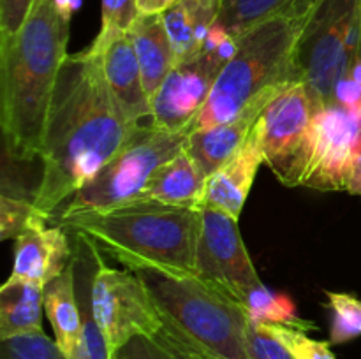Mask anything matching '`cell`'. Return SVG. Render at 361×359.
Masks as SVG:
<instances>
[{"instance_id":"1","label":"cell","mask_w":361,"mask_h":359,"mask_svg":"<svg viewBox=\"0 0 361 359\" xmlns=\"http://www.w3.org/2000/svg\"><path fill=\"white\" fill-rule=\"evenodd\" d=\"M141 127L129 122L116 102L101 53L88 46L67 56L46 120L35 206L53 218Z\"/></svg>"},{"instance_id":"2","label":"cell","mask_w":361,"mask_h":359,"mask_svg":"<svg viewBox=\"0 0 361 359\" xmlns=\"http://www.w3.org/2000/svg\"><path fill=\"white\" fill-rule=\"evenodd\" d=\"M74 9V0H35L20 32L0 44V125L4 151L14 160L41 158Z\"/></svg>"},{"instance_id":"3","label":"cell","mask_w":361,"mask_h":359,"mask_svg":"<svg viewBox=\"0 0 361 359\" xmlns=\"http://www.w3.org/2000/svg\"><path fill=\"white\" fill-rule=\"evenodd\" d=\"M67 232L90 238L126 270L154 267L196 275L201 210L136 197L104 211L56 220Z\"/></svg>"},{"instance_id":"4","label":"cell","mask_w":361,"mask_h":359,"mask_svg":"<svg viewBox=\"0 0 361 359\" xmlns=\"http://www.w3.org/2000/svg\"><path fill=\"white\" fill-rule=\"evenodd\" d=\"M312 6L314 0H293L281 13L236 39L235 55L219 74L207 104L192 123V134L229 122L261 95L303 83L296 48Z\"/></svg>"},{"instance_id":"5","label":"cell","mask_w":361,"mask_h":359,"mask_svg":"<svg viewBox=\"0 0 361 359\" xmlns=\"http://www.w3.org/2000/svg\"><path fill=\"white\" fill-rule=\"evenodd\" d=\"M157 305L180 359H250L249 317L224 292L192 273L141 267L133 271Z\"/></svg>"},{"instance_id":"6","label":"cell","mask_w":361,"mask_h":359,"mask_svg":"<svg viewBox=\"0 0 361 359\" xmlns=\"http://www.w3.org/2000/svg\"><path fill=\"white\" fill-rule=\"evenodd\" d=\"M190 134L189 129L168 130L150 123L143 125L90 183L81 187L53 215L51 220L104 211L140 197L152 175L187 148Z\"/></svg>"},{"instance_id":"7","label":"cell","mask_w":361,"mask_h":359,"mask_svg":"<svg viewBox=\"0 0 361 359\" xmlns=\"http://www.w3.org/2000/svg\"><path fill=\"white\" fill-rule=\"evenodd\" d=\"M358 58L361 0H314L296 48V65L316 111L331 104L335 83Z\"/></svg>"},{"instance_id":"8","label":"cell","mask_w":361,"mask_h":359,"mask_svg":"<svg viewBox=\"0 0 361 359\" xmlns=\"http://www.w3.org/2000/svg\"><path fill=\"white\" fill-rule=\"evenodd\" d=\"M314 113L305 83H298L274 99L254 125L263 164L284 187H303L312 155Z\"/></svg>"},{"instance_id":"9","label":"cell","mask_w":361,"mask_h":359,"mask_svg":"<svg viewBox=\"0 0 361 359\" xmlns=\"http://www.w3.org/2000/svg\"><path fill=\"white\" fill-rule=\"evenodd\" d=\"M92 305L111 355L136 334L169 351L164 319L141 278L130 270L109 267L101 260L92 289Z\"/></svg>"},{"instance_id":"10","label":"cell","mask_w":361,"mask_h":359,"mask_svg":"<svg viewBox=\"0 0 361 359\" xmlns=\"http://www.w3.org/2000/svg\"><path fill=\"white\" fill-rule=\"evenodd\" d=\"M196 275L238 305L250 289L263 284L247 252L236 218L210 208L201 210Z\"/></svg>"},{"instance_id":"11","label":"cell","mask_w":361,"mask_h":359,"mask_svg":"<svg viewBox=\"0 0 361 359\" xmlns=\"http://www.w3.org/2000/svg\"><path fill=\"white\" fill-rule=\"evenodd\" d=\"M361 155V116L337 104L314 113V144L303 187L321 192L348 189Z\"/></svg>"},{"instance_id":"12","label":"cell","mask_w":361,"mask_h":359,"mask_svg":"<svg viewBox=\"0 0 361 359\" xmlns=\"http://www.w3.org/2000/svg\"><path fill=\"white\" fill-rule=\"evenodd\" d=\"M228 60L212 49L203 51L192 60L176 63L164 83L152 97L150 125L157 129H189L207 104L219 74Z\"/></svg>"},{"instance_id":"13","label":"cell","mask_w":361,"mask_h":359,"mask_svg":"<svg viewBox=\"0 0 361 359\" xmlns=\"http://www.w3.org/2000/svg\"><path fill=\"white\" fill-rule=\"evenodd\" d=\"M73 259V246L67 229L56 224L35 225L14 239V259L11 277L48 285L67 270Z\"/></svg>"},{"instance_id":"14","label":"cell","mask_w":361,"mask_h":359,"mask_svg":"<svg viewBox=\"0 0 361 359\" xmlns=\"http://www.w3.org/2000/svg\"><path fill=\"white\" fill-rule=\"evenodd\" d=\"M90 48L101 53L106 81L129 122L147 125L143 122L148 120L150 123L152 104L145 90L143 74L129 34L116 35L104 44L92 42Z\"/></svg>"},{"instance_id":"15","label":"cell","mask_w":361,"mask_h":359,"mask_svg":"<svg viewBox=\"0 0 361 359\" xmlns=\"http://www.w3.org/2000/svg\"><path fill=\"white\" fill-rule=\"evenodd\" d=\"M281 94L284 92H271V94L261 95L229 122L221 123L210 130L190 134L187 150L203 168L207 176L217 171L233 155L242 150L243 144L249 141L250 132H252L263 109Z\"/></svg>"},{"instance_id":"16","label":"cell","mask_w":361,"mask_h":359,"mask_svg":"<svg viewBox=\"0 0 361 359\" xmlns=\"http://www.w3.org/2000/svg\"><path fill=\"white\" fill-rule=\"evenodd\" d=\"M261 165L263 155L250 132L242 150L208 176L203 208L222 211L238 220Z\"/></svg>"},{"instance_id":"17","label":"cell","mask_w":361,"mask_h":359,"mask_svg":"<svg viewBox=\"0 0 361 359\" xmlns=\"http://www.w3.org/2000/svg\"><path fill=\"white\" fill-rule=\"evenodd\" d=\"M74 234L73 243V267L74 291H76L78 306L81 313V344L76 359H111L106 338L99 327L92 305V289H94L95 273L101 264V250L85 234Z\"/></svg>"},{"instance_id":"18","label":"cell","mask_w":361,"mask_h":359,"mask_svg":"<svg viewBox=\"0 0 361 359\" xmlns=\"http://www.w3.org/2000/svg\"><path fill=\"white\" fill-rule=\"evenodd\" d=\"M207 180L208 176L203 168L190 151L183 148L152 175L141 196L169 206L201 210Z\"/></svg>"},{"instance_id":"19","label":"cell","mask_w":361,"mask_h":359,"mask_svg":"<svg viewBox=\"0 0 361 359\" xmlns=\"http://www.w3.org/2000/svg\"><path fill=\"white\" fill-rule=\"evenodd\" d=\"M222 4L224 0H178L162 14L176 63L196 58L203 51L204 41L221 16Z\"/></svg>"},{"instance_id":"20","label":"cell","mask_w":361,"mask_h":359,"mask_svg":"<svg viewBox=\"0 0 361 359\" xmlns=\"http://www.w3.org/2000/svg\"><path fill=\"white\" fill-rule=\"evenodd\" d=\"M129 37L136 49L145 90L152 102V97L176 65L175 49L162 21V14H141L129 30Z\"/></svg>"},{"instance_id":"21","label":"cell","mask_w":361,"mask_h":359,"mask_svg":"<svg viewBox=\"0 0 361 359\" xmlns=\"http://www.w3.org/2000/svg\"><path fill=\"white\" fill-rule=\"evenodd\" d=\"M44 285L7 278L0 289V340L18 334L41 333Z\"/></svg>"},{"instance_id":"22","label":"cell","mask_w":361,"mask_h":359,"mask_svg":"<svg viewBox=\"0 0 361 359\" xmlns=\"http://www.w3.org/2000/svg\"><path fill=\"white\" fill-rule=\"evenodd\" d=\"M44 312L60 351L67 359H76L81 344V313L71 264L44 287Z\"/></svg>"},{"instance_id":"23","label":"cell","mask_w":361,"mask_h":359,"mask_svg":"<svg viewBox=\"0 0 361 359\" xmlns=\"http://www.w3.org/2000/svg\"><path fill=\"white\" fill-rule=\"evenodd\" d=\"M240 306L245 310L247 317L254 324L295 327V329L305 331V333L317 329L316 324L298 315V308H296L291 296L271 291L264 284L250 289L240 299Z\"/></svg>"},{"instance_id":"24","label":"cell","mask_w":361,"mask_h":359,"mask_svg":"<svg viewBox=\"0 0 361 359\" xmlns=\"http://www.w3.org/2000/svg\"><path fill=\"white\" fill-rule=\"evenodd\" d=\"M291 2L293 0H224L217 25L238 39L257 23L281 13Z\"/></svg>"},{"instance_id":"25","label":"cell","mask_w":361,"mask_h":359,"mask_svg":"<svg viewBox=\"0 0 361 359\" xmlns=\"http://www.w3.org/2000/svg\"><path fill=\"white\" fill-rule=\"evenodd\" d=\"M331 310L330 344L341 345L361 336V299L348 292H326Z\"/></svg>"},{"instance_id":"26","label":"cell","mask_w":361,"mask_h":359,"mask_svg":"<svg viewBox=\"0 0 361 359\" xmlns=\"http://www.w3.org/2000/svg\"><path fill=\"white\" fill-rule=\"evenodd\" d=\"M51 222L32 201L0 194V239H16L27 229Z\"/></svg>"},{"instance_id":"27","label":"cell","mask_w":361,"mask_h":359,"mask_svg":"<svg viewBox=\"0 0 361 359\" xmlns=\"http://www.w3.org/2000/svg\"><path fill=\"white\" fill-rule=\"evenodd\" d=\"M0 359H67L55 340L41 333L0 340Z\"/></svg>"},{"instance_id":"28","label":"cell","mask_w":361,"mask_h":359,"mask_svg":"<svg viewBox=\"0 0 361 359\" xmlns=\"http://www.w3.org/2000/svg\"><path fill=\"white\" fill-rule=\"evenodd\" d=\"M140 16L136 0H102L101 30L94 44H104L116 35L129 34Z\"/></svg>"},{"instance_id":"29","label":"cell","mask_w":361,"mask_h":359,"mask_svg":"<svg viewBox=\"0 0 361 359\" xmlns=\"http://www.w3.org/2000/svg\"><path fill=\"white\" fill-rule=\"evenodd\" d=\"M261 326V324H259ZM296 359H335L326 341L310 338L305 331L286 326H264Z\"/></svg>"},{"instance_id":"30","label":"cell","mask_w":361,"mask_h":359,"mask_svg":"<svg viewBox=\"0 0 361 359\" xmlns=\"http://www.w3.org/2000/svg\"><path fill=\"white\" fill-rule=\"evenodd\" d=\"M247 345L250 359H296L264 326L249 320Z\"/></svg>"},{"instance_id":"31","label":"cell","mask_w":361,"mask_h":359,"mask_svg":"<svg viewBox=\"0 0 361 359\" xmlns=\"http://www.w3.org/2000/svg\"><path fill=\"white\" fill-rule=\"evenodd\" d=\"M35 0H0V44L9 42L23 27Z\"/></svg>"},{"instance_id":"32","label":"cell","mask_w":361,"mask_h":359,"mask_svg":"<svg viewBox=\"0 0 361 359\" xmlns=\"http://www.w3.org/2000/svg\"><path fill=\"white\" fill-rule=\"evenodd\" d=\"M113 355H116L118 359H180L178 355L171 354L168 348L161 347L143 334H136L130 338Z\"/></svg>"},{"instance_id":"33","label":"cell","mask_w":361,"mask_h":359,"mask_svg":"<svg viewBox=\"0 0 361 359\" xmlns=\"http://www.w3.org/2000/svg\"><path fill=\"white\" fill-rule=\"evenodd\" d=\"M137 9L145 16H152V14H164L169 7L175 6L178 0H136Z\"/></svg>"},{"instance_id":"34","label":"cell","mask_w":361,"mask_h":359,"mask_svg":"<svg viewBox=\"0 0 361 359\" xmlns=\"http://www.w3.org/2000/svg\"><path fill=\"white\" fill-rule=\"evenodd\" d=\"M345 192H349L351 196L361 197V155L358 160H356V164L353 165V171L351 175H349L348 189H345Z\"/></svg>"},{"instance_id":"35","label":"cell","mask_w":361,"mask_h":359,"mask_svg":"<svg viewBox=\"0 0 361 359\" xmlns=\"http://www.w3.org/2000/svg\"><path fill=\"white\" fill-rule=\"evenodd\" d=\"M111 359H118V358H116V355H111Z\"/></svg>"}]
</instances>
